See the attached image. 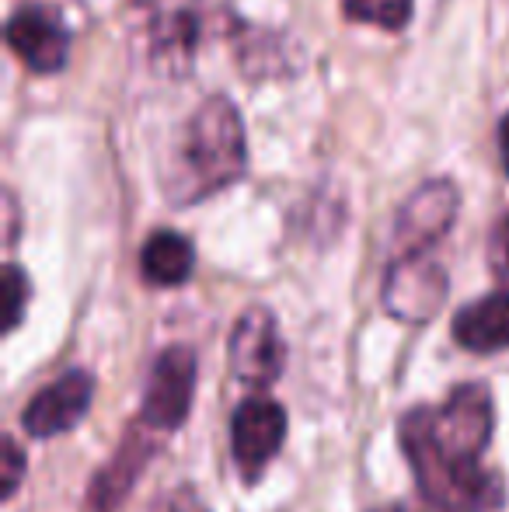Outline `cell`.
<instances>
[{
	"label": "cell",
	"mask_w": 509,
	"mask_h": 512,
	"mask_svg": "<svg viewBox=\"0 0 509 512\" xmlns=\"http://www.w3.org/2000/svg\"><path fill=\"white\" fill-rule=\"evenodd\" d=\"M248 164L241 115L227 98H210L189 119L178 147V178L171 182L178 203H199L238 182Z\"/></svg>",
	"instance_id": "cell-2"
},
{
	"label": "cell",
	"mask_w": 509,
	"mask_h": 512,
	"mask_svg": "<svg viewBox=\"0 0 509 512\" xmlns=\"http://www.w3.org/2000/svg\"><path fill=\"white\" fill-rule=\"evenodd\" d=\"M143 471V453H140V443L136 439H129V443L119 450L116 460H109V467H105L102 474H98L95 481V492H91V502H95L98 512H109L119 506V499L129 492V485H133V478Z\"/></svg>",
	"instance_id": "cell-12"
},
{
	"label": "cell",
	"mask_w": 509,
	"mask_h": 512,
	"mask_svg": "<svg viewBox=\"0 0 509 512\" xmlns=\"http://www.w3.org/2000/svg\"><path fill=\"white\" fill-rule=\"evenodd\" d=\"M499 154H503V168L509 175V115L499 122Z\"/></svg>",
	"instance_id": "cell-18"
},
{
	"label": "cell",
	"mask_w": 509,
	"mask_h": 512,
	"mask_svg": "<svg viewBox=\"0 0 509 512\" xmlns=\"http://www.w3.org/2000/svg\"><path fill=\"white\" fill-rule=\"evenodd\" d=\"M21 471H25V457H21L18 443L11 436L4 439V499H11L18 492V481H21Z\"/></svg>",
	"instance_id": "cell-17"
},
{
	"label": "cell",
	"mask_w": 509,
	"mask_h": 512,
	"mask_svg": "<svg viewBox=\"0 0 509 512\" xmlns=\"http://www.w3.org/2000/svg\"><path fill=\"white\" fill-rule=\"evenodd\" d=\"M196 269V251L175 230H157L140 251V272L150 286H182Z\"/></svg>",
	"instance_id": "cell-11"
},
{
	"label": "cell",
	"mask_w": 509,
	"mask_h": 512,
	"mask_svg": "<svg viewBox=\"0 0 509 512\" xmlns=\"http://www.w3.org/2000/svg\"><path fill=\"white\" fill-rule=\"evenodd\" d=\"M489 269L503 286H509V213L496 223L489 237Z\"/></svg>",
	"instance_id": "cell-16"
},
{
	"label": "cell",
	"mask_w": 509,
	"mask_h": 512,
	"mask_svg": "<svg viewBox=\"0 0 509 512\" xmlns=\"http://www.w3.org/2000/svg\"><path fill=\"white\" fill-rule=\"evenodd\" d=\"M171 512H206V509L199 506V499H189V495H182V499L171 506Z\"/></svg>",
	"instance_id": "cell-19"
},
{
	"label": "cell",
	"mask_w": 509,
	"mask_h": 512,
	"mask_svg": "<svg viewBox=\"0 0 509 512\" xmlns=\"http://www.w3.org/2000/svg\"><path fill=\"white\" fill-rule=\"evenodd\" d=\"M457 216V189L450 182H429L401 206L394 223V248L398 255L426 251L450 230Z\"/></svg>",
	"instance_id": "cell-8"
},
{
	"label": "cell",
	"mask_w": 509,
	"mask_h": 512,
	"mask_svg": "<svg viewBox=\"0 0 509 512\" xmlns=\"http://www.w3.org/2000/svg\"><path fill=\"white\" fill-rule=\"evenodd\" d=\"M447 297V276L443 269L426 255V251H412V255H398V262L387 269L384 283V307L398 321L419 324L440 310Z\"/></svg>",
	"instance_id": "cell-6"
},
{
	"label": "cell",
	"mask_w": 509,
	"mask_h": 512,
	"mask_svg": "<svg viewBox=\"0 0 509 512\" xmlns=\"http://www.w3.org/2000/svg\"><path fill=\"white\" fill-rule=\"evenodd\" d=\"M286 366V349L276 317L265 307H248L231 331V370L245 387L265 391L279 380Z\"/></svg>",
	"instance_id": "cell-4"
},
{
	"label": "cell",
	"mask_w": 509,
	"mask_h": 512,
	"mask_svg": "<svg viewBox=\"0 0 509 512\" xmlns=\"http://www.w3.org/2000/svg\"><path fill=\"white\" fill-rule=\"evenodd\" d=\"M95 398V380L88 370H70L49 387H42L32 401L21 411V425L28 436L35 439H53L60 432H70L91 408Z\"/></svg>",
	"instance_id": "cell-7"
},
{
	"label": "cell",
	"mask_w": 509,
	"mask_h": 512,
	"mask_svg": "<svg viewBox=\"0 0 509 512\" xmlns=\"http://www.w3.org/2000/svg\"><path fill=\"white\" fill-rule=\"evenodd\" d=\"M283 439H286V411L279 401L265 398V394L241 401L231 418V453L241 478L258 481L265 464L279 453Z\"/></svg>",
	"instance_id": "cell-5"
},
{
	"label": "cell",
	"mask_w": 509,
	"mask_h": 512,
	"mask_svg": "<svg viewBox=\"0 0 509 512\" xmlns=\"http://www.w3.org/2000/svg\"><path fill=\"white\" fill-rule=\"evenodd\" d=\"M492 425V394L482 384L454 387L440 411L412 408L401 418V450L433 506L443 512H492L503 506V481L478 464Z\"/></svg>",
	"instance_id": "cell-1"
},
{
	"label": "cell",
	"mask_w": 509,
	"mask_h": 512,
	"mask_svg": "<svg viewBox=\"0 0 509 512\" xmlns=\"http://www.w3.org/2000/svg\"><path fill=\"white\" fill-rule=\"evenodd\" d=\"M346 14L363 25H381L398 32L412 18V0H346Z\"/></svg>",
	"instance_id": "cell-13"
},
{
	"label": "cell",
	"mask_w": 509,
	"mask_h": 512,
	"mask_svg": "<svg viewBox=\"0 0 509 512\" xmlns=\"http://www.w3.org/2000/svg\"><path fill=\"white\" fill-rule=\"evenodd\" d=\"M196 25H192L185 14H175V18L164 21V32H157V53H168V60L175 56H189L192 46H196Z\"/></svg>",
	"instance_id": "cell-14"
},
{
	"label": "cell",
	"mask_w": 509,
	"mask_h": 512,
	"mask_svg": "<svg viewBox=\"0 0 509 512\" xmlns=\"http://www.w3.org/2000/svg\"><path fill=\"white\" fill-rule=\"evenodd\" d=\"M7 46L18 53V60L35 74H53L67 63L70 35L60 18L49 11L25 7L7 21Z\"/></svg>",
	"instance_id": "cell-9"
},
{
	"label": "cell",
	"mask_w": 509,
	"mask_h": 512,
	"mask_svg": "<svg viewBox=\"0 0 509 512\" xmlns=\"http://www.w3.org/2000/svg\"><path fill=\"white\" fill-rule=\"evenodd\" d=\"M454 342L478 356L509 349V293H489L454 317Z\"/></svg>",
	"instance_id": "cell-10"
},
{
	"label": "cell",
	"mask_w": 509,
	"mask_h": 512,
	"mask_svg": "<svg viewBox=\"0 0 509 512\" xmlns=\"http://www.w3.org/2000/svg\"><path fill=\"white\" fill-rule=\"evenodd\" d=\"M196 370V352L189 345H171L157 356L140 405V422L147 429L171 432L189 418L192 394H196Z\"/></svg>",
	"instance_id": "cell-3"
},
{
	"label": "cell",
	"mask_w": 509,
	"mask_h": 512,
	"mask_svg": "<svg viewBox=\"0 0 509 512\" xmlns=\"http://www.w3.org/2000/svg\"><path fill=\"white\" fill-rule=\"evenodd\" d=\"M4 297H7V317H4V328L14 331L21 324V307L28 300V283L21 276L18 265H7L4 269Z\"/></svg>",
	"instance_id": "cell-15"
}]
</instances>
